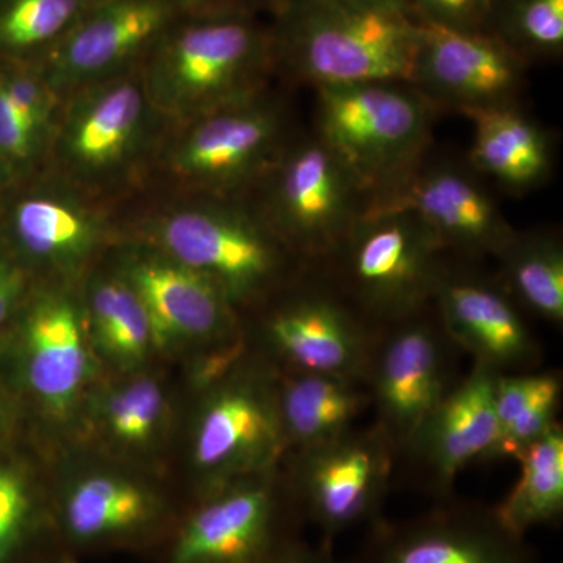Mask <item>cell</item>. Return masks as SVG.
Segmentation results:
<instances>
[{
    "label": "cell",
    "mask_w": 563,
    "mask_h": 563,
    "mask_svg": "<svg viewBox=\"0 0 563 563\" xmlns=\"http://www.w3.org/2000/svg\"><path fill=\"white\" fill-rule=\"evenodd\" d=\"M121 207V233L217 284L240 314L307 268L244 196L140 195Z\"/></svg>",
    "instance_id": "1"
},
{
    "label": "cell",
    "mask_w": 563,
    "mask_h": 563,
    "mask_svg": "<svg viewBox=\"0 0 563 563\" xmlns=\"http://www.w3.org/2000/svg\"><path fill=\"white\" fill-rule=\"evenodd\" d=\"M268 13L277 79L410 81L422 24L406 0H274Z\"/></svg>",
    "instance_id": "2"
},
{
    "label": "cell",
    "mask_w": 563,
    "mask_h": 563,
    "mask_svg": "<svg viewBox=\"0 0 563 563\" xmlns=\"http://www.w3.org/2000/svg\"><path fill=\"white\" fill-rule=\"evenodd\" d=\"M166 129L133 69L63 96L43 169L122 207L146 188Z\"/></svg>",
    "instance_id": "3"
},
{
    "label": "cell",
    "mask_w": 563,
    "mask_h": 563,
    "mask_svg": "<svg viewBox=\"0 0 563 563\" xmlns=\"http://www.w3.org/2000/svg\"><path fill=\"white\" fill-rule=\"evenodd\" d=\"M141 77L168 124L254 98L277 79L268 21L252 11L184 14L150 52Z\"/></svg>",
    "instance_id": "4"
},
{
    "label": "cell",
    "mask_w": 563,
    "mask_h": 563,
    "mask_svg": "<svg viewBox=\"0 0 563 563\" xmlns=\"http://www.w3.org/2000/svg\"><path fill=\"white\" fill-rule=\"evenodd\" d=\"M295 131L290 109L273 87L168 124L141 195H247Z\"/></svg>",
    "instance_id": "5"
},
{
    "label": "cell",
    "mask_w": 563,
    "mask_h": 563,
    "mask_svg": "<svg viewBox=\"0 0 563 563\" xmlns=\"http://www.w3.org/2000/svg\"><path fill=\"white\" fill-rule=\"evenodd\" d=\"M439 110L406 81L314 88L313 129L368 192L383 198L431 151Z\"/></svg>",
    "instance_id": "6"
},
{
    "label": "cell",
    "mask_w": 563,
    "mask_h": 563,
    "mask_svg": "<svg viewBox=\"0 0 563 563\" xmlns=\"http://www.w3.org/2000/svg\"><path fill=\"white\" fill-rule=\"evenodd\" d=\"M276 385L277 369L251 350L213 383L191 391L187 461L198 498L284 461Z\"/></svg>",
    "instance_id": "7"
},
{
    "label": "cell",
    "mask_w": 563,
    "mask_h": 563,
    "mask_svg": "<svg viewBox=\"0 0 563 563\" xmlns=\"http://www.w3.org/2000/svg\"><path fill=\"white\" fill-rule=\"evenodd\" d=\"M448 252L404 209H366L321 269L374 328L432 303Z\"/></svg>",
    "instance_id": "8"
},
{
    "label": "cell",
    "mask_w": 563,
    "mask_h": 563,
    "mask_svg": "<svg viewBox=\"0 0 563 563\" xmlns=\"http://www.w3.org/2000/svg\"><path fill=\"white\" fill-rule=\"evenodd\" d=\"M120 236V206L46 169L0 195V243L35 282L80 285Z\"/></svg>",
    "instance_id": "9"
},
{
    "label": "cell",
    "mask_w": 563,
    "mask_h": 563,
    "mask_svg": "<svg viewBox=\"0 0 563 563\" xmlns=\"http://www.w3.org/2000/svg\"><path fill=\"white\" fill-rule=\"evenodd\" d=\"M244 198L309 266L331 257L369 206L368 192L313 128L291 133Z\"/></svg>",
    "instance_id": "10"
},
{
    "label": "cell",
    "mask_w": 563,
    "mask_h": 563,
    "mask_svg": "<svg viewBox=\"0 0 563 563\" xmlns=\"http://www.w3.org/2000/svg\"><path fill=\"white\" fill-rule=\"evenodd\" d=\"M255 354L277 372L340 374L365 380L377 329L318 266L242 314Z\"/></svg>",
    "instance_id": "11"
},
{
    "label": "cell",
    "mask_w": 563,
    "mask_h": 563,
    "mask_svg": "<svg viewBox=\"0 0 563 563\" xmlns=\"http://www.w3.org/2000/svg\"><path fill=\"white\" fill-rule=\"evenodd\" d=\"M18 388L51 433L70 439L103 369L85 325L80 285L35 282L5 332Z\"/></svg>",
    "instance_id": "12"
},
{
    "label": "cell",
    "mask_w": 563,
    "mask_h": 563,
    "mask_svg": "<svg viewBox=\"0 0 563 563\" xmlns=\"http://www.w3.org/2000/svg\"><path fill=\"white\" fill-rule=\"evenodd\" d=\"M396 450L379 426H355L331 442L292 451L282 461L285 483L303 523L332 544L340 533L384 517L395 483Z\"/></svg>",
    "instance_id": "13"
},
{
    "label": "cell",
    "mask_w": 563,
    "mask_h": 563,
    "mask_svg": "<svg viewBox=\"0 0 563 563\" xmlns=\"http://www.w3.org/2000/svg\"><path fill=\"white\" fill-rule=\"evenodd\" d=\"M103 261L140 299L157 355L188 361L242 339V314L221 288L151 244L121 233Z\"/></svg>",
    "instance_id": "14"
},
{
    "label": "cell",
    "mask_w": 563,
    "mask_h": 563,
    "mask_svg": "<svg viewBox=\"0 0 563 563\" xmlns=\"http://www.w3.org/2000/svg\"><path fill=\"white\" fill-rule=\"evenodd\" d=\"M433 303L377 329L366 366L374 424L396 453L459 380L461 355Z\"/></svg>",
    "instance_id": "15"
},
{
    "label": "cell",
    "mask_w": 563,
    "mask_h": 563,
    "mask_svg": "<svg viewBox=\"0 0 563 563\" xmlns=\"http://www.w3.org/2000/svg\"><path fill=\"white\" fill-rule=\"evenodd\" d=\"M303 523L282 463L199 498L173 548V563H279Z\"/></svg>",
    "instance_id": "16"
},
{
    "label": "cell",
    "mask_w": 563,
    "mask_h": 563,
    "mask_svg": "<svg viewBox=\"0 0 563 563\" xmlns=\"http://www.w3.org/2000/svg\"><path fill=\"white\" fill-rule=\"evenodd\" d=\"M498 376L487 366L473 363L399 448L395 476L435 503L453 498L459 474L470 463L488 462L498 439Z\"/></svg>",
    "instance_id": "17"
},
{
    "label": "cell",
    "mask_w": 563,
    "mask_h": 563,
    "mask_svg": "<svg viewBox=\"0 0 563 563\" xmlns=\"http://www.w3.org/2000/svg\"><path fill=\"white\" fill-rule=\"evenodd\" d=\"M481 263L448 254L432 303L444 331L473 363L498 374L536 372L543 347L525 312Z\"/></svg>",
    "instance_id": "18"
},
{
    "label": "cell",
    "mask_w": 563,
    "mask_h": 563,
    "mask_svg": "<svg viewBox=\"0 0 563 563\" xmlns=\"http://www.w3.org/2000/svg\"><path fill=\"white\" fill-rule=\"evenodd\" d=\"M352 563H536L526 537L499 521L495 506L453 498L409 520L368 526Z\"/></svg>",
    "instance_id": "19"
},
{
    "label": "cell",
    "mask_w": 563,
    "mask_h": 563,
    "mask_svg": "<svg viewBox=\"0 0 563 563\" xmlns=\"http://www.w3.org/2000/svg\"><path fill=\"white\" fill-rule=\"evenodd\" d=\"M368 209L412 211L442 243L463 261L498 257L517 229L504 217L479 174L453 161H424L390 192Z\"/></svg>",
    "instance_id": "20"
},
{
    "label": "cell",
    "mask_w": 563,
    "mask_h": 563,
    "mask_svg": "<svg viewBox=\"0 0 563 563\" xmlns=\"http://www.w3.org/2000/svg\"><path fill=\"white\" fill-rule=\"evenodd\" d=\"M529 68L488 33L422 24L409 84L437 110L470 117L520 103Z\"/></svg>",
    "instance_id": "21"
},
{
    "label": "cell",
    "mask_w": 563,
    "mask_h": 563,
    "mask_svg": "<svg viewBox=\"0 0 563 563\" xmlns=\"http://www.w3.org/2000/svg\"><path fill=\"white\" fill-rule=\"evenodd\" d=\"M180 16V11L163 0H99L35 65L63 98L87 85L141 68Z\"/></svg>",
    "instance_id": "22"
},
{
    "label": "cell",
    "mask_w": 563,
    "mask_h": 563,
    "mask_svg": "<svg viewBox=\"0 0 563 563\" xmlns=\"http://www.w3.org/2000/svg\"><path fill=\"white\" fill-rule=\"evenodd\" d=\"M172 388L154 368L102 374L81 404L70 439L122 465L157 459L172 439Z\"/></svg>",
    "instance_id": "23"
},
{
    "label": "cell",
    "mask_w": 563,
    "mask_h": 563,
    "mask_svg": "<svg viewBox=\"0 0 563 563\" xmlns=\"http://www.w3.org/2000/svg\"><path fill=\"white\" fill-rule=\"evenodd\" d=\"M162 512L157 490L122 463L88 461L63 473L58 514L66 533L77 543L135 536L154 525Z\"/></svg>",
    "instance_id": "24"
},
{
    "label": "cell",
    "mask_w": 563,
    "mask_h": 563,
    "mask_svg": "<svg viewBox=\"0 0 563 563\" xmlns=\"http://www.w3.org/2000/svg\"><path fill=\"white\" fill-rule=\"evenodd\" d=\"M474 133L466 165L512 195L542 187L553 173V141L520 103L470 114Z\"/></svg>",
    "instance_id": "25"
},
{
    "label": "cell",
    "mask_w": 563,
    "mask_h": 563,
    "mask_svg": "<svg viewBox=\"0 0 563 563\" xmlns=\"http://www.w3.org/2000/svg\"><path fill=\"white\" fill-rule=\"evenodd\" d=\"M276 393L287 454L331 442L372 409L361 377L277 372Z\"/></svg>",
    "instance_id": "26"
},
{
    "label": "cell",
    "mask_w": 563,
    "mask_h": 563,
    "mask_svg": "<svg viewBox=\"0 0 563 563\" xmlns=\"http://www.w3.org/2000/svg\"><path fill=\"white\" fill-rule=\"evenodd\" d=\"M85 325L103 374L139 372L157 357L150 320L132 288L107 265L80 284Z\"/></svg>",
    "instance_id": "27"
},
{
    "label": "cell",
    "mask_w": 563,
    "mask_h": 563,
    "mask_svg": "<svg viewBox=\"0 0 563 563\" xmlns=\"http://www.w3.org/2000/svg\"><path fill=\"white\" fill-rule=\"evenodd\" d=\"M496 279L526 314L563 325V242L555 231H515L499 252Z\"/></svg>",
    "instance_id": "28"
},
{
    "label": "cell",
    "mask_w": 563,
    "mask_h": 563,
    "mask_svg": "<svg viewBox=\"0 0 563 563\" xmlns=\"http://www.w3.org/2000/svg\"><path fill=\"white\" fill-rule=\"evenodd\" d=\"M562 393L563 379L559 369L499 374L495 393L498 439L488 462L517 461L558 424Z\"/></svg>",
    "instance_id": "29"
},
{
    "label": "cell",
    "mask_w": 563,
    "mask_h": 563,
    "mask_svg": "<svg viewBox=\"0 0 563 563\" xmlns=\"http://www.w3.org/2000/svg\"><path fill=\"white\" fill-rule=\"evenodd\" d=\"M521 476L495 512L517 536L539 526L558 525L563 517V428L553 426L517 459Z\"/></svg>",
    "instance_id": "30"
},
{
    "label": "cell",
    "mask_w": 563,
    "mask_h": 563,
    "mask_svg": "<svg viewBox=\"0 0 563 563\" xmlns=\"http://www.w3.org/2000/svg\"><path fill=\"white\" fill-rule=\"evenodd\" d=\"M99 0H0V62L38 63Z\"/></svg>",
    "instance_id": "31"
},
{
    "label": "cell",
    "mask_w": 563,
    "mask_h": 563,
    "mask_svg": "<svg viewBox=\"0 0 563 563\" xmlns=\"http://www.w3.org/2000/svg\"><path fill=\"white\" fill-rule=\"evenodd\" d=\"M485 33L529 66L561 60L563 0H492Z\"/></svg>",
    "instance_id": "32"
},
{
    "label": "cell",
    "mask_w": 563,
    "mask_h": 563,
    "mask_svg": "<svg viewBox=\"0 0 563 563\" xmlns=\"http://www.w3.org/2000/svg\"><path fill=\"white\" fill-rule=\"evenodd\" d=\"M38 492L32 474L16 463L0 462V563L35 523Z\"/></svg>",
    "instance_id": "33"
},
{
    "label": "cell",
    "mask_w": 563,
    "mask_h": 563,
    "mask_svg": "<svg viewBox=\"0 0 563 563\" xmlns=\"http://www.w3.org/2000/svg\"><path fill=\"white\" fill-rule=\"evenodd\" d=\"M46 152V141L33 131L0 87V163L11 184L41 172Z\"/></svg>",
    "instance_id": "34"
},
{
    "label": "cell",
    "mask_w": 563,
    "mask_h": 563,
    "mask_svg": "<svg viewBox=\"0 0 563 563\" xmlns=\"http://www.w3.org/2000/svg\"><path fill=\"white\" fill-rule=\"evenodd\" d=\"M422 24L461 32H485L492 0H406Z\"/></svg>",
    "instance_id": "35"
},
{
    "label": "cell",
    "mask_w": 563,
    "mask_h": 563,
    "mask_svg": "<svg viewBox=\"0 0 563 563\" xmlns=\"http://www.w3.org/2000/svg\"><path fill=\"white\" fill-rule=\"evenodd\" d=\"M33 285L31 274L0 243V333L5 332L20 313Z\"/></svg>",
    "instance_id": "36"
},
{
    "label": "cell",
    "mask_w": 563,
    "mask_h": 563,
    "mask_svg": "<svg viewBox=\"0 0 563 563\" xmlns=\"http://www.w3.org/2000/svg\"><path fill=\"white\" fill-rule=\"evenodd\" d=\"M181 14L225 13V11H268L274 0H163Z\"/></svg>",
    "instance_id": "37"
},
{
    "label": "cell",
    "mask_w": 563,
    "mask_h": 563,
    "mask_svg": "<svg viewBox=\"0 0 563 563\" xmlns=\"http://www.w3.org/2000/svg\"><path fill=\"white\" fill-rule=\"evenodd\" d=\"M279 563H344L333 554L332 544L321 543L318 547H309L307 543H299L292 548L290 553L285 555Z\"/></svg>",
    "instance_id": "38"
},
{
    "label": "cell",
    "mask_w": 563,
    "mask_h": 563,
    "mask_svg": "<svg viewBox=\"0 0 563 563\" xmlns=\"http://www.w3.org/2000/svg\"><path fill=\"white\" fill-rule=\"evenodd\" d=\"M14 413H16V406L11 399L10 393L0 385V439L10 431L13 426Z\"/></svg>",
    "instance_id": "39"
},
{
    "label": "cell",
    "mask_w": 563,
    "mask_h": 563,
    "mask_svg": "<svg viewBox=\"0 0 563 563\" xmlns=\"http://www.w3.org/2000/svg\"><path fill=\"white\" fill-rule=\"evenodd\" d=\"M11 185V179L9 173L3 168L2 163H0V195L7 190Z\"/></svg>",
    "instance_id": "40"
}]
</instances>
